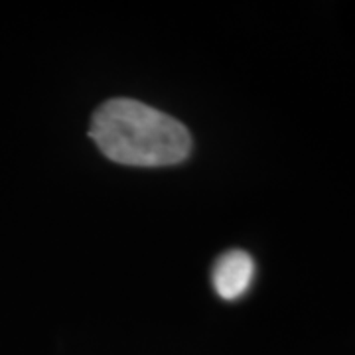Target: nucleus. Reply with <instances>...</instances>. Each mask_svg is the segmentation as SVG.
I'll use <instances>...</instances> for the list:
<instances>
[{"label":"nucleus","instance_id":"obj_1","mask_svg":"<svg viewBox=\"0 0 355 355\" xmlns=\"http://www.w3.org/2000/svg\"><path fill=\"white\" fill-rule=\"evenodd\" d=\"M89 137L109 160L140 168L180 164L191 153L190 130L178 119L125 97L93 113Z\"/></svg>","mask_w":355,"mask_h":355},{"label":"nucleus","instance_id":"obj_2","mask_svg":"<svg viewBox=\"0 0 355 355\" xmlns=\"http://www.w3.org/2000/svg\"><path fill=\"white\" fill-rule=\"evenodd\" d=\"M254 279V261L241 249H231L216 261L211 268V282L216 292L225 300H237L249 291Z\"/></svg>","mask_w":355,"mask_h":355}]
</instances>
